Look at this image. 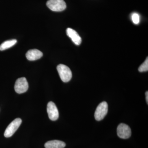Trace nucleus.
Returning <instances> with one entry per match:
<instances>
[{"label": "nucleus", "mask_w": 148, "mask_h": 148, "mask_svg": "<svg viewBox=\"0 0 148 148\" xmlns=\"http://www.w3.org/2000/svg\"><path fill=\"white\" fill-rule=\"evenodd\" d=\"M47 112L49 119L51 121H56L59 117L58 109L53 102H49L47 106Z\"/></svg>", "instance_id": "0eeeda50"}, {"label": "nucleus", "mask_w": 148, "mask_h": 148, "mask_svg": "<svg viewBox=\"0 0 148 148\" xmlns=\"http://www.w3.org/2000/svg\"><path fill=\"white\" fill-rule=\"evenodd\" d=\"M146 101H147V104H148V91H147V92H146Z\"/></svg>", "instance_id": "4468645a"}, {"label": "nucleus", "mask_w": 148, "mask_h": 148, "mask_svg": "<svg viewBox=\"0 0 148 148\" xmlns=\"http://www.w3.org/2000/svg\"><path fill=\"white\" fill-rule=\"evenodd\" d=\"M16 42H17V40L15 39L6 41L0 45V50H5L10 48L14 45Z\"/></svg>", "instance_id": "9b49d317"}, {"label": "nucleus", "mask_w": 148, "mask_h": 148, "mask_svg": "<svg viewBox=\"0 0 148 148\" xmlns=\"http://www.w3.org/2000/svg\"><path fill=\"white\" fill-rule=\"evenodd\" d=\"M21 122L22 120L20 118H16L12 122L5 131V137L8 138L12 136L21 125Z\"/></svg>", "instance_id": "7ed1b4c3"}, {"label": "nucleus", "mask_w": 148, "mask_h": 148, "mask_svg": "<svg viewBox=\"0 0 148 148\" xmlns=\"http://www.w3.org/2000/svg\"><path fill=\"white\" fill-rule=\"evenodd\" d=\"M47 5L49 9L54 12H61L66 9V4L64 0H48Z\"/></svg>", "instance_id": "f03ea898"}, {"label": "nucleus", "mask_w": 148, "mask_h": 148, "mask_svg": "<svg viewBox=\"0 0 148 148\" xmlns=\"http://www.w3.org/2000/svg\"><path fill=\"white\" fill-rule=\"evenodd\" d=\"M132 20L135 24H138L140 21V17L137 13H134L132 15Z\"/></svg>", "instance_id": "ddd939ff"}, {"label": "nucleus", "mask_w": 148, "mask_h": 148, "mask_svg": "<svg viewBox=\"0 0 148 148\" xmlns=\"http://www.w3.org/2000/svg\"><path fill=\"white\" fill-rule=\"evenodd\" d=\"M67 36L71 39L73 42L77 45H79L82 42V38L79 35L74 29L68 28L66 30Z\"/></svg>", "instance_id": "6e6552de"}, {"label": "nucleus", "mask_w": 148, "mask_h": 148, "mask_svg": "<svg viewBox=\"0 0 148 148\" xmlns=\"http://www.w3.org/2000/svg\"><path fill=\"white\" fill-rule=\"evenodd\" d=\"M26 57L29 61H36L42 57L43 53L41 51L37 49L29 50L26 53Z\"/></svg>", "instance_id": "1a4fd4ad"}, {"label": "nucleus", "mask_w": 148, "mask_h": 148, "mask_svg": "<svg viewBox=\"0 0 148 148\" xmlns=\"http://www.w3.org/2000/svg\"><path fill=\"white\" fill-rule=\"evenodd\" d=\"M29 84L25 77L19 78L16 80L14 85V90L18 94L24 93L28 90Z\"/></svg>", "instance_id": "39448f33"}, {"label": "nucleus", "mask_w": 148, "mask_h": 148, "mask_svg": "<svg viewBox=\"0 0 148 148\" xmlns=\"http://www.w3.org/2000/svg\"><path fill=\"white\" fill-rule=\"evenodd\" d=\"M138 71L140 72L147 71H148V59L147 57L145 61L141 65L138 69Z\"/></svg>", "instance_id": "f8f14e48"}, {"label": "nucleus", "mask_w": 148, "mask_h": 148, "mask_svg": "<svg viewBox=\"0 0 148 148\" xmlns=\"http://www.w3.org/2000/svg\"><path fill=\"white\" fill-rule=\"evenodd\" d=\"M108 104L104 101L98 105L95 111L94 116L95 119L98 121L102 120L108 113Z\"/></svg>", "instance_id": "20e7f679"}, {"label": "nucleus", "mask_w": 148, "mask_h": 148, "mask_svg": "<svg viewBox=\"0 0 148 148\" xmlns=\"http://www.w3.org/2000/svg\"><path fill=\"white\" fill-rule=\"evenodd\" d=\"M117 133L120 138L123 139H128L131 136V129L127 125L121 123L118 126Z\"/></svg>", "instance_id": "423d86ee"}, {"label": "nucleus", "mask_w": 148, "mask_h": 148, "mask_svg": "<svg viewBox=\"0 0 148 148\" xmlns=\"http://www.w3.org/2000/svg\"><path fill=\"white\" fill-rule=\"evenodd\" d=\"M57 70L59 76L63 82H69L71 79L72 72L68 66L64 64H59L57 66Z\"/></svg>", "instance_id": "f257e3e1"}, {"label": "nucleus", "mask_w": 148, "mask_h": 148, "mask_svg": "<svg viewBox=\"0 0 148 148\" xmlns=\"http://www.w3.org/2000/svg\"><path fill=\"white\" fill-rule=\"evenodd\" d=\"M66 143L60 140H53L47 142L45 145L46 148H64Z\"/></svg>", "instance_id": "9d476101"}]
</instances>
